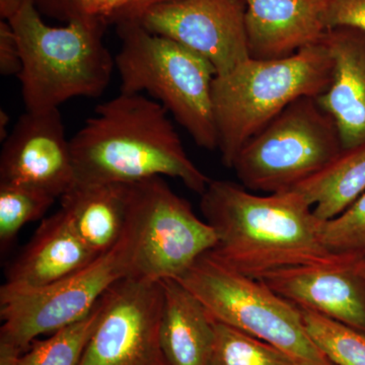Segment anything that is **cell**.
<instances>
[{"label":"cell","instance_id":"obj_6","mask_svg":"<svg viewBox=\"0 0 365 365\" xmlns=\"http://www.w3.org/2000/svg\"><path fill=\"white\" fill-rule=\"evenodd\" d=\"M176 280L200 300L215 321L265 341L297 365H335L312 339L299 307L211 252Z\"/></svg>","mask_w":365,"mask_h":365},{"label":"cell","instance_id":"obj_16","mask_svg":"<svg viewBox=\"0 0 365 365\" xmlns=\"http://www.w3.org/2000/svg\"><path fill=\"white\" fill-rule=\"evenodd\" d=\"M323 43L332 57L333 73L317 102L335 122L343 148H355L365 143V35L332 29Z\"/></svg>","mask_w":365,"mask_h":365},{"label":"cell","instance_id":"obj_12","mask_svg":"<svg viewBox=\"0 0 365 365\" xmlns=\"http://www.w3.org/2000/svg\"><path fill=\"white\" fill-rule=\"evenodd\" d=\"M0 182L21 185L61 198L76 185L71 139L59 109L26 111L4 139Z\"/></svg>","mask_w":365,"mask_h":365},{"label":"cell","instance_id":"obj_25","mask_svg":"<svg viewBox=\"0 0 365 365\" xmlns=\"http://www.w3.org/2000/svg\"><path fill=\"white\" fill-rule=\"evenodd\" d=\"M325 21L328 30L349 28L365 35V0H326Z\"/></svg>","mask_w":365,"mask_h":365},{"label":"cell","instance_id":"obj_10","mask_svg":"<svg viewBox=\"0 0 365 365\" xmlns=\"http://www.w3.org/2000/svg\"><path fill=\"white\" fill-rule=\"evenodd\" d=\"M100 319L79 365H170L160 343L162 281L130 277L103 297Z\"/></svg>","mask_w":365,"mask_h":365},{"label":"cell","instance_id":"obj_2","mask_svg":"<svg viewBox=\"0 0 365 365\" xmlns=\"http://www.w3.org/2000/svg\"><path fill=\"white\" fill-rule=\"evenodd\" d=\"M71 143L76 184L170 177L202 195L211 181L187 155L169 112L143 93L121 91L98 105Z\"/></svg>","mask_w":365,"mask_h":365},{"label":"cell","instance_id":"obj_24","mask_svg":"<svg viewBox=\"0 0 365 365\" xmlns=\"http://www.w3.org/2000/svg\"><path fill=\"white\" fill-rule=\"evenodd\" d=\"M321 237L331 253L365 256V192L339 215L322 222Z\"/></svg>","mask_w":365,"mask_h":365},{"label":"cell","instance_id":"obj_7","mask_svg":"<svg viewBox=\"0 0 365 365\" xmlns=\"http://www.w3.org/2000/svg\"><path fill=\"white\" fill-rule=\"evenodd\" d=\"M343 150L337 126L317 102L304 97L285 108L245 144L235 174L245 188L292 191Z\"/></svg>","mask_w":365,"mask_h":365},{"label":"cell","instance_id":"obj_20","mask_svg":"<svg viewBox=\"0 0 365 365\" xmlns=\"http://www.w3.org/2000/svg\"><path fill=\"white\" fill-rule=\"evenodd\" d=\"M102 299L81 321L60 329L48 339L34 341L21 355V365H79L86 346L100 319Z\"/></svg>","mask_w":365,"mask_h":365},{"label":"cell","instance_id":"obj_4","mask_svg":"<svg viewBox=\"0 0 365 365\" xmlns=\"http://www.w3.org/2000/svg\"><path fill=\"white\" fill-rule=\"evenodd\" d=\"M332 73V57L322 41L285 58L250 57L216 76L213 110L223 165L234 167L245 144L294 101L323 93Z\"/></svg>","mask_w":365,"mask_h":365},{"label":"cell","instance_id":"obj_18","mask_svg":"<svg viewBox=\"0 0 365 365\" xmlns=\"http://www.w3.org/2000/svg\"><path fill=\"white\" fill-rule=\"evenodd\" d=\"M130 184H76L61 197V209L97 255L114 248L126 225Z\"/></svg>","mask_w":365,"mask_h":365},{"label":"cell","instance_id":"obj_11","mask_svg":"<svg viewBox=\"0 0 365 365\" xmlns=\"http://www.w3.org/2000/svg\"><path fill=\"white\" fill-rule=\"evenodd\" d=\"M128 20L198 53L212 64L216 76L251 57L244 0H170L145 7Z\"/></svg>","mask_w":365,"mask_h":365},{"label":"cell","instance_id":"obj_1","mask_svg":"<svg viewBox=\"0 0 365 365\" xmlns=\"http://www.w3.org/2000/svg\"><path fill=\"white\" fill-rule=\"evenodd\" d=\"M201 196L204 220L217 242L210 251L249 277L299 266L356 263L359 254H334L321 237L323 220L297 192L257 195L242 185L211 180Z\"/></svg>","mask_w":365,"mask_h":365},{"label":"cell","instance_id":"obj_27","mask_svg":"<svg viewBox=\"0 0 365 365\" xmlns=\"http://www.w3.org/2000/svg\"><path fill=\"white\" fill-rule=\"evenodd\" d=\"M88 1L90 0H34L38 11L67 23L90 16Z\"/></svg>","mask_w":365,"mask_h":365},{"label":"cell","instance_id":"obj_29","mask_svg":"<svg viewBox=\"0 0 365 365\" xmlns=\"http://www.w3.org/2000/svg\"><path fill=\"white\" fill-rule=\"evenodd\" d=\"M21 353L0 343V365H21Z\"/></svg>","mask_w":365,"mask_h":365},{"label":"cell","instance_id":"obj_31","mask_svg":"<svg viewBox=\"0 0 365 365\" xmlns=\"http://www.w3.org/2000/svg\"><path fill=\"white\" fill-rule=\"evenodd\" d=\"M163 1H170V0H138L136 6H134L133 9H132L131 11H129V13L127 14L126 16H125L124 18L120 21L128 20V19L133 18V16H135L137 13L143 11V9H145V7L153 6V4H160V2Z\"/></svg>","mask_w":365,"mask_h":365},{"label":"cell","instance_id":"obj_8","mask_svg":"<svg viewBox=\"0 0 365 365\" xmlns=\"http://www.w3.org/2000/svg\"><path fill=\"white\" fill-rule=\"evenodd\" d=\"M133 250L124 230L114 248L47 287L0 289V343L24 354L38 336L81 321L118 281L133 275Z\"/></svg>","mask_w":365,"mask_h":365},{"label":"cell","instance_id":"obj_5","mask_svg":"<svg viewBox=\"0 0 365 365\" xmlns=\"http://www.w3.org/2000/svg\"><path fill=\"white\" fill-rule=\"evenodd\" d=\"M118 24L122 46L114 58L122 93H150L199 148H218L212 64L189 48L148 32L136 21Z\"/></svg>","mask_w":365,"mask_h":365},{"label":"cell","instance_id":"obj_17","mask_svg":"<svg viewBox=\"0 0 365 365\" xmlns=\"http://www.w3.org/2000/svg\"><path fill=\"white\" fill-rule=\"evenodd\" d=\"M160 343L170 365H208L215 321L195 295L176 279L162 280Z\"/></svg>","mask_w":365,"mask_h":365},{"label":"cell","instance_id":"obj_34","mask_svg":"<svg viewBox=\"0 0 365 365\" xmlns=\"http://www.w3.org/2000/svg\"><path fill=\"white\" fill-rule=\"evenodd\" d=\"M364 260H365V258H364Z\"/></svg>","mask_w":365,"mask_h":365},{"label":"cell","instance_id":"obj_26","mask_svg":"<svg viewBox=\"0 0 365 365\" xmlns=\"http://www.w3.org/2000/svg\"><path fill=\"white\" fill-rule=\"evenodd\" d=\"M23 67L18 38L9 21L0 23V73L18 76Z\"/></svg>","mask_w":365,"mask_h":365},{"label":"cell","instance_id":"obj_15","mask_svg":"<svg viewBox=\"0 0 365 365\" xmlns=\"http://www.w3.org/2000/svg\"><path fill=\"white\" fill-rule=\"evenodd\" d=\"M98 256L81 240L60 208L43 220L7 269L6 281L1 288L29 290L47 287L86 267Z\"/></svg>","mask_w":365,"mask_h":365},{"label":"cell","instance_id":"obj_21","mask_svg":"<svg viewBox=\"0 0 365 365\" xmlns=\"http://www.w3.org/2000/svg\"><path fill=\"white\" fill-rule=\"evenodd\" d=\"M208 365L297 364L265 341L215 321V342Z\"/></svg>","mask_w":365,"mask_h":365},{"label":"cell","instance_id":"obj_14","mask_svg":"<svg viewBox=\"0 0 365 365\" xmlns=\"http://www.w3.org/2000/svg\"><path fill=\"white\" fill-rule=\"evenodd\" d=\"M250 56L279 59L323 41L326 0H244Z\"/></svg>","mask_w":365,"mask_h":365},{"label":"cell","instance_id":"obj_23","mask_svg":"<svg viewBox=\"0 0 365 365\" xmlns=\"http://www.w3.org/2000/svg\"><path fill=\"white\" fill-rule=\"evenodd\" d=\"M307 332L319 349L335 365H365V333L300 309Z\"/></svg>","mask_w":365,"mask_h":365},{"label":"cell","instance_id":"obj_3","mask_svg":"<svg viewBox=\"0 0 365 365\" xmlns=\"http://www.w3.org/2000/svg\"><path fill=\"white\" fill-rule=\"evenodd\" d=\"M21 53L20 79L26 111L59 109L74 98H98L111 83L115 58L106 47L105 21L86 16L52 26L34 0L7 20Z\"/></svg>","mask_w":365,"mask_h":365},{"label":"cell","instance_id":"obj_9","mask_svg":"<svg viewBox=\"0 0 365 365\" xmlns=\"http://www.w3.org/2000/svg\"><path fill=\"white\" fill-rule=\"evenodd\" d=\"M125 230L133 250V275L177 279L217 242L213 228L162 177L130 184Z\"/></svg>","mask_w":365,"mask_h":365},{"label":"cell","instance_id":"obj_19","mask_svg":"<svg viewBox=\"0 0 365 365\" xmlns=\"http://www.w3.org/2000/svg\"><path fill=\"white\" fill-rule=\"evenodd\" d=\"M294 191L304 197L319 220H332L339 215L365 192V143L343 148L337 157Z\"/></svg>","mask_w":365,"mask_h":365},{"label":"cell","instance_id":"obj_33","mask_svg":"<svg viewBox=\"0 0 365 365\" xmlns=\"http://www.w3.org/2000/svg\"><path fill=\"white\" fill-rule=\"evenodd\" d=\"M359 275L361 276V277L364 278V280L365 281V260H364V259H362L361 262H360V263H359Z\"/></svg>","mask_w":365,"mask_h":365},{"label":"cell","instance_id":"obj_30","mask_svg":"<svg viewBox=\"0 0 365 365\" xmlns=\"http://www.w3.org/2000/svg\"><path fill=\"white\" fill-rule=\"evenodd\" d=\"M26 0H0V16L9 20L23 6Z\"/></svg>","mask_w":365,"mask_h":365},{"label":"cell","instance_id":"obj_28","mask_svg":"<svg viewBox=\"0 0 365 365\" xmlns=\"http://www.w3.org/2000/svg\"><path fill=\"white\" fill-rule=\"evenodd\" d=\"M138 0H90L88 14L104 21H119L136 6Z\"/></svg>","mask_w":365,"mask_h":365},{"label":"cell","instance_id":"obj_22","mask_svg":"<svg viewBox=\"0 0 365 365\" xmlns=\"http://www.w3.org/2000/svg\"><path fill=\"white\" fill-rule=\"evenodd\" d=\"M56 198L30 187L0 182V249L11 248L21 228L40 220Z\"/></svg>","mask_w":365,"mask_h":365},{"label":"cell","instance_id":"obj_13","mask_svg":"<svg viewBox=\"0 0 365 365\" xmlns=\"http://www.w3.org/2000/svg\"><path fill=\"white\" fill-rule=\"evenodd\" d=\"M356 263L280 269L260 280L300 309L365 333V281Z\"/></svg>","mask_w":365,"mask_h":365},{"label":"cell","instance_id":"obj_32","mask_svg":"<svg viewBox=\"0 0 365 365\" xmlns=\"http://www.w3.org/2000/svg\"><path fill=\"white\" fill-rule=\"evenodd\" d=\"M9 123V115L6 111L1 110L0 112V139L1 140H4L7 136H9V133H7V125Z\"/></svg>","mask_w":365,"mask_h":365}]
</instances>
